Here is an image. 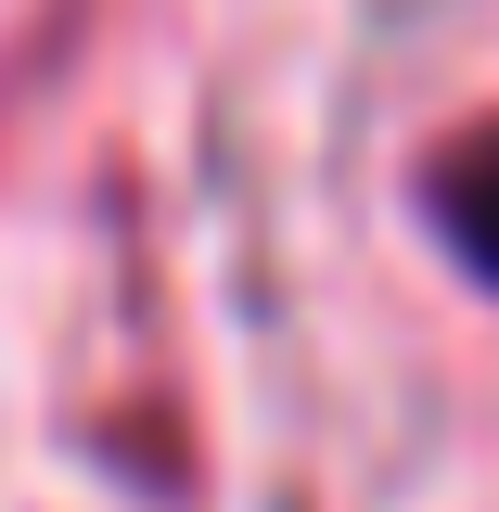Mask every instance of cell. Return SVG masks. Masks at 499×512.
I'll list each match as a JSON object with an SVG mask.
<instances>
[{"label": "cell", "mask_w": 499, "mask_h": 512, "mask_svg": "<svg viewBox=\"0 0 499 512\" xmlns=\"http://www.w3.org/2000/svg\"><path fill=\"white\" fill-rule=\"evenodd\" d=\"M436 205H448V231H461V256L499 269V128H474V141L436 167Z\"/></svg>", "instance_id": "cell-1"}]
</instances>
